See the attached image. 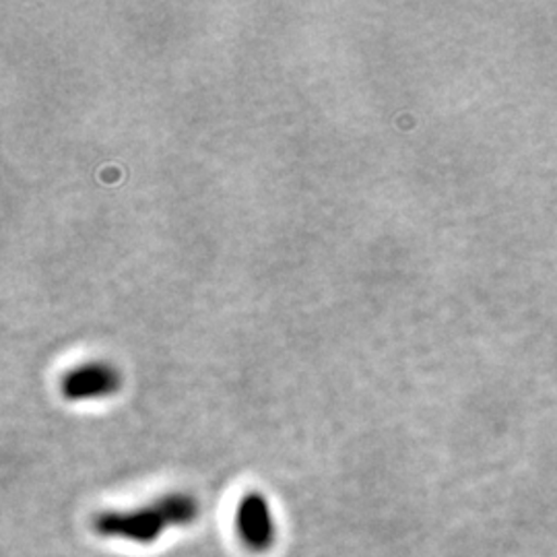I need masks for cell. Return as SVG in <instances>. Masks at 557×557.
<instances>
[{
	"label": "cell",
	"mask_w": 557,
	"mask_h": 557,
	"mask_svg": "<svg viewBox=\"0 0 557 557\" xmlns=\"http://www.w3.org/2000/svg\"><path fill=\"white\" fill-rule=\"evenodd\" d=\"M199 504L188 494H172L135 510H110L94 520V529L101 537L124 539L149 545L170 529L195 522Z\"/></svg>",
	"instance_id": "1"
},
{
	"label": "cell",
	"mask_w": 557,
	"mask_h": 557,
	"mask_svg": "<svg viewBox=\"0 0 557 557\" xmlns=\"http://www.w3.org/2000/svg\"><path fill=\"white\" fill-rule=\"evenodd\" d=\"M119 388V370L100 361H91L71 370L60 382V391L69 400L106 398L114 395Z\"/></svg>",
	"instance_id": "2"
},
{
	"label": "cell",
	"mask_w": 557,
	"mask_h": 557,
	"mask_svg": "<svg viewBox=\"0 0 557 557\" xmlns=\"http://www.w3.org/2000/svg\"><path fill=\"white\" fill-rule=\"evenodd\" d=\"M236 527L244 545L252 552H264L275 541V522L271 515V506L267 498L257 492L246 494L239 502Z\"/></svg>",
	"instance_id": "3"
}]
</instances>
